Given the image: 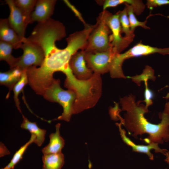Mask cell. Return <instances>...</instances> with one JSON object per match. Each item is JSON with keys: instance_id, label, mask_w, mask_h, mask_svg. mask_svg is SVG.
Listing matches in <instances>:
<instances>
[{"instance_id": "obj_8", "label": "cell", "mask_w": 169, "mask_h": 169, "mask_svg": "<svg viewBox=\"0 0 169 169\" xmlns=\"http://www.w3.org/2000/svg\"><path fill=\"white\" fill-rule=\"evenodd\" d=\"M85 52L87 65L94 73L100 75L109 72L113 57L116 53L112 48L102 52Z\"/></svg>"}, {"instance_id": "obj_4", "label": "cell", "mask_w": 169, "mask_h": 169, "mask_svg": "<svg viewBox=\"0 0 169 169\" xmlns=\"http://www.w3.org/2000/svg\"><path fill=\"white\" fill-rule=\"evenodd\" d=\"M156 53L162 55L169 54V47L158 48L140 43L124 53H115L113 57L109 71L110 76L112 78H126L122 69L123 63L125 60Z\"/></svg>"}, {"instance_id": "obj_3", "label": "cell", "mask_w": 169, "mask_h": 169, "mask_svg": "<svg viewBox=\"0 0 169 169\" xmlns=\"http://www.w3.org/2000/svg\"><path fill=\"white\" fill-rule=\"evenodd\" d=\"M110 13L105 10L99 14L89 35L85 51L100 52L111 48L110 39L111 31L107 23Z\"/></svg>"}, {"instance_id": "obj_10", "label": "cell", "mask_w": 169, "mask_h": 169, "mask_svg": "<svg viewBox=\"0 0 169 169\" xmlns=\"http://www.w3.org/2000/svg\"><path fill=\"white\" fill-rule=\"evenodd\" d=\"M10 9L8 20L10 26L18 34L23 43L26 40L25 37L28 23L19 10L15 5L14 0H5Z\"/></svg>"}, {"instance_id": "obj_24", "label": "cell", "mask_w": 169, "mask_h": 169, "mask_svg": "<svg viewBox=\"0 0 169 169\" xmlns=\"http://www.w3.org/2000/svg\"><path fill=\"white\" fill-rule=\"evenodd\" d=\"M148 80L146 79L143 80L145 82V88L144 94L145 100L143 101L145 102L146 107L147 108L153 104L152 99L154 96L153 92L148 88Z\"/></svg>"}, {"instance_id": "obj_12", "label": "cell", "mask_w": 169, "mask_h": 169, "mask_svg": "<svg viewBox=\"0 0 169 169\" xmlns=\"http://www.w3.org/2000/svg\"><path fill=\"white\" fill-rule=\"evenodd\" d=\"M117 124L119 127L123 141L127 145L131 147L133 151L145 154L148 156L151 160H153L154 159L153 155L151 152L152 149H154L156 153H160L163 154L166 157L169 155L168 151L166 150L159 148L158 143H151L147 145L135 144L126 136L125 131L121 128V124L117 123Z\"/></svg>"}, {"instance_id": "obj_11", "label": "cell", "mask_w": 169, "mask_h": 169, "mask_svg": "<svg viewBox=\"0 0 169 169\" xmlns=\"http://www.w3.org/2000/svg\"><path fill=\"white\" fill-rule=\"evenodd\" d=\"M55 0H38L30 17L29 23L34 22L42 23L50 18L54 13Z\"/></svg>"}, {"instance_id": "obj_28", "label": "cell", "mask_w": 169, "mask_h": 169, "mask_svg": "<svg viewBox=\"0 0 169 169\" xmlns=\"http://www.w3.org/2000/svg\"><path fill=\"white\" fill-rule=\"evenodd\" d=\"M169 98V94H168ZM163 113L167 115L169 117V100L165 105L164 110Z\"/></svg>"}, {"instance_id": "obj_27", "label": "cell", "mask_w": 169, "mask_h": 169, "mask_svg": "<svg viewBox=\"0 0 169 169\" xmlns=\"http://www.w3.org/2000/svg\"><path fill=\"white\" fill-rule=\"evenodd\" d=\"M0 157L10 154V152L2 142H0Z\"/></svg>"}, {"instance_id": "obj_14", "label": "cell", "mask_w": 169, "mask_h": 169, "mask_svg": "<svg viewBox=\"0 0 169 169\" xmlns=\"http://www.w3.org/2000/svg\"><path fill=\"white\" fill-rule=\"evenodd\" d=\"M60 123L57 124L55 125V132L49 135V143L41 150L44 155L62 152L61 150L64 146L65 143L64 140L60 135Z\"/></svg>"}, {"instance_id": "obj_19", "label": "cell", "mask_w": 169, "mask_h": 169, "mask_svg": "<svg viewBox=\"0 0 169 169\" xmlns=\"http://www.w3.org/2000/svg\"><path fill=\"white\" fill-rule=\"evenodd\" d=\"M36 0H14L16 7L19 10L28 23L29 24L31 16L37 2Z\"/></svg>"}, {"instance_id": "obj_20", "label": "cell", "mask_w": 169, "mask_h": 169, "mask_svg": "<svg viewBox=\"0 0 169 169\" xmlns=\"http://www.w3.org/2000/svg\"><path fill=\"white\" fill-rule=\"evenodd\" d=\"M28 83V79L26 70H23L21 78L14 86L13 90V98L16 107L19 111L21 113L20 106L18 96L23 90L24 86Z\"/></svg>"}, {"instance_id": "obj_21", "label": "cell", "mask_w": 169, "mask_h": 169, "mask_svg": "<svg viewBox=\"0 0 169 169\" xmlns=\"http://www.w3.org/2000/svg\"><path fill=\"white\" fill-rule=\"evenodd\" d=\"M34 141V137L31 136L29 141L21 146L13 155L10 162L6 166L4 169H13L16 165L21 160L24 153L28 147Z\"/></svg>"}, {"instance_id": "obj_26", "label": "cell", "mask_w": 169, "mask_h": 169, "mask_svg": "<svg viewBox=\"0 0 169 169\" xmlns=\"http://www.w3.org/2000/svg\"><path fill=\"white\" fill-rule=\"evenodd\" d=\"M64 2L65 4L74 12L75 14L77 16L79 19L85 25L86 24L85 23L84 20L82 18L81 14L79 13L78 11L67 0H64Z\"/></svg>"}, {"instance_id": "obj_2", "label": "cell", "mask_w": 169, "mask_h": 169, "mask_svg": "<svg viewBox=\"0 0 169 169\" xmlns=\"http://www.w3.org/2000/svg\"><path fill=\"white\" fill-rule=\"evenodd\" d=\"M141 101H136V97L132 94L121 98L120 103L122 110L126 111L124 118L115 112L113 116H117L122 124L128 131L130 135L137 138L139 135L144 134L149 135L144 140L149 144L151 143L163 144L169 141V117L163 113L159 115L161 119L157 124L151 123L144 116L148 112V108L141 104Z\"/></svg>"}, {"instance_id": "obj_22", "label": "cell", "mask_w": 169, "mask_h": 169, "mask_svg": "<svg viewBox=\"0 0 169 169\" xmlns=\"http://www.w3.org/2000/svg\"><path fill=\"white\" fill-rule=\"evenodd\" d=\"M119 12L122 33H124L125 37H129L134 35V32L131 31V30L126 6H125L122 11H119Z\"/></svg>"}, {"instance_id": "obj_18", "label": "cell", "mask_w": 169, "mask_h": 169, "mask_svg": "<svg viewBox=\"0 0 169 169\" xmlns=\"http://www.w3.org/2000/svg\"><path fill=\"white\" fill-rule=\"evenodd\" d=\"M13 46L10 44L0 40V60L5 61L9 65L10 69L16 67L19 57L15 58L12 54Z\"/></svg>"}, {"instance_id": "obj_15", "label": "cell", "mask_w": 169, "mask_h": 169, "mask_svg": "<svg viewBox=\"0 0 169 169\" xmlns=\"http://www.w3.org/2000/svg\"><path fill=\"white\" fill-rule=\"evenodd\" d=\"M22 117L23 120L21 127L28 131L31 136L34 137L33 143L39 146H41L45 140L46 130L40 128L36 122L30 121L23 115Z\"/></svg>"}, {"instance_id": "obj_7", "label": "cell", "mask_w": 169, "mask_h": 169, "mask_svg": "<svg viewBox=\"0 0 169 169\" xmlns=\"http://www.w3.org/2000/svg\"><path fill=\"white\" fill-rule=\"evenodd\" d=\"M107 23L111 31L110 39L111 48L115 53H120L133 41L135 35L122 36L119 12L115 14L111 13L108 18Z\"/></svg>"}, {"instance_id": "obj_25", "label": "cell", "mask_w": 169, "mask_h": 169, "mask_svg": "<svg viewBox=\"0 0 169 169\" xmlns=\"http://www.w3.org/2000/svg\"><path fill=\"white\" fill-rule=\"evenodd\" d=\"M166 5H169V0H148L146 3L147 7L150 9Z\"/></svg>"}, {"instance_id": "obj_5", "label": "cell", "mask_w": 169, "mask_h": 169, "mask_svg": "<svg viewBox=\"0 0 169 169\" xmlns=\"http://www.w3.org/2000/svg\"><path fill=\"white\" fill-rule=\"evenodd\" d=\"M46 100L58 103L63 107V111L57 119L69 121L73 114V108L76 95L73 90H65L61 88L59 79H55L45 90L43 95Z\"/></svg>"}, {"instance_id": "obj_17", "label": "cell", "mask_w": 169, "mask_h": 169, "mask_svg": "<svg viewBox=\"0 0 169 169\" xmlns=\"http://www.w3.org/2000/svg\"><path fill=\"white\" fill-rule=\"evenodd\" d=\"M42 169H61L64 163V156L61 152L44 155L42 157Z\"/></svg>"}, {"instance_id": "obj_1", "label": "cell", "mask_w": 169, "mask_h": 169, "mask_svg": "<svg viewBox=\"0 0 169 169\" xmlns=\"http://www.w3.org/2000/svg\"><path fill=\"white\" fill-rule=\"evenodd\" d=\"M91 31V28L85 27L70 34L66 39V47L59 49L55 43L66 36L64 25L51 18L38 23L27 39L41 47L45 58L38 68L33 67L26 70L28 84L37 94L43 95L54 79L55 72L61 71L65 74L71 69L69 62L72 56L79 49H85Z\"/></svg>"}, {"instance_id": "obj_6", "label": "cell", "mask_w": 169, "mask_h": 169, "mask_svg": "<svg viewBox=\"0 0 169 169\" xmlns=\"http://www.w3.org/2000/svg\"><path fill=\"white\" fill-rule=\"evenodd\" d=\"M23 55L19 57L16 67L21 70H27L33 67H40L45 58L44 52L39 45L27 39L21 47Z\"/></svg>"}, {"instance_id": "obj_16", "label": "cell", "mask_w": 169, "mask_h": 169, "mask_svg": "<svg viewBox=\"0 0 169 169\" xmlns=\"http://www.w3.org/2000/svg\"><path fill=\"white\" fill-rule=\"evenodd\" d=\"M23 71L17 67L8 71L0 73V83L8 88L9 92L6 98L9 97L10 91L13 90L16 84L20 79Z\"/></svg>"}, {"instance_id": "obj_13", "label": "cell", "mask_w": 169, "mask_h": 169, "mask_svg": "<svg viewBox=\"0 0 169 169\" xmlns=\"http://www.w3.org/2000/svg\"><path fill=\"white\" fill-rule=\"evenodd\" d=\"M0 40L11 44L13 49L21 48L23 44L18 34L10 26L8 18L0 20Z\"/></svg>"}, {"instance_id": "obj_23", "label": "cell", "mask_w": 169, "mask_h": 169, "mask_svg": "<svg viewBox=\"0 0 169 169\" xmlns=\"http://www.w3.org/2000/svg\"><path fill=\"white\" fill-rule=\"evenodd\" d=\"M125 5L127 8V13L129 20L130 28L131 31L134 32L135 28L137 27H141L146 29H150V28L146 25V21L141 22L138 21L136 17L132 7L127 3Z\"/></svg>"}, {"instance_id": "obj_9", "label": "cell", "mask_w": 169, "mask_h": 169, "mask_svg": "<svg viewBox=\"0 0 169 169\" xmlns=\"http://www.w3.org/2000/svg\"><path fill=\"white\" fill-rule=\"evenodd\" d=\"M69 65L75 77L79 80H89L94 74L87 65L84 50L78 51L75 53L70 59Z\"/></svg>"}, {"instance_id": "obj_29", "label": "cell", "mask_w": 169, "mask_h": 169, "mask_svg": "<svg viewBox=\"0 0 169 169\" xmlns=\"http://www.w3.org/2000/svg\"><path fill=\"white\" fill-rule=\"evenodd\" d=\"M1 169H4L3 168H1Z\"/></svg>"}]
</instances>
